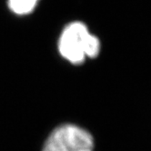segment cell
<instances>
[{
    "instance_id": "6da1fadb",
    "label": "cell",
    "mask_w": 151,
    "mask_h": 151,
    "mask_svg": "<svg viewBox=\"0 0 151 151\" xmlns=\"http://www.w3.org/2000/svg\"><path fill=\"white\" fill-rule=\"evenodd\" d=\"M100 49V40L79 21L72 22L65 27L58 40L61 56L75 65L82 64L87 58H96Z\"/></svg>"
},
{
    "instance_id": "7a4b0ae2",
    "label": "cell",
    "mask_w": 151,
    "mask_h": 151,
    "mask_svg": "<svg viewBox=\"0 0 151 151\" xmlns=\"http://www.w3.org/2000/svg\"><path fill=\"white\" fill-rule=\"evenodd\" d=\"M94 137L85 128L64 124L50 133L43 151H94Z\"/></svg>"
},
{
    "instance_id": "3957f363",
    "label": "cell",
    "mask_w": 151,
    "mask_h": 151,
    "mask_svg": "<svg viewBox=\"0 0 151 151\" xmlns=\"http://www.w3.org/2000/svg\"><path fill=\"white\" fill-rule=\"evenodd\" d=\"M39 0H8V6L17 15L31 13L37 6Z\"/></svg>"
}]
</instances>
